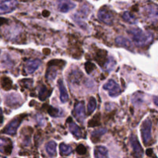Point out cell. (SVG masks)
Segmentation results:
<instances>
[{
  "mask_svg": "<svg viewBox=\"0 0 158 158\" xmlns=\"http://www.w3.org/2000/svg\"><path fill=\"white\" fill-rule=\"evenodd\" d=\"M95 158H108V150L103 146H97L94 149Z\"/></svg>",
  "mask_w": 158,
  "mask_h": 158,
  "instance_id": "cell-19",
  "label": "cell"
},
{
  "mask_svg": "<svg viewBox=\"0 0 158 158\" xmlns=\"http://www.w3.org/2000/svg\"><path fill=\"white\" fill-rule=\"evenodd\" d=\"M153 153V151L151 149H148V151H147V154H148V156H151V154Z\"/></svg>",
  "mask_w": 158,
  "mask_h": 158,
  "instance_id": "cell-37",
  "label": "cell"
},
{
  "mask_svg": "<svg viewBox=\"0 0 158 158\" xmlns=\"http://www.w3.org/2000/svg\"><path fill=\"white\" fill-rule=\"evenodd\" d=\"M99 19L106 25H112L114 23V15L106 6H103L98 12Z\"/></svg>",
  "mask_w": 158,
  "mask_h": 158,
  "instance_id": "cell-6",
  "label": "cell"
},
{
  "mask_svg": "<svg viewBox=\"0 0 158 158\" xmlns=\"http://www.w3.org/2000/svg\"><path fill=\"white\" fill-rule=\"evenodd\" d=\"M154 103H155V105H157L158 106V97H154Z\"/></svg>",
  "mask_w": 158,
  "mask_h": 158,
  "instance_id": "cell-36",
  "label": "cell"
},
{
  "mask_svg": "<svg viewBox=\"0 0 158 158\" xmlns=\"http://www.w3.org/2000/svg\"><path fill=\"white\" fill-rule=\"evenodd\" d=\"M151 128L152 123L149 119H147L143 122L141 126V135L143 141L145 145H148L151 140Z\"/></svg>",
  "mask_w": 158,
  "mask_h": 158,
  "instance_id": "cell-5",
  "label": "cell"
},
{
  "mask_svg": "<svg viewBox=\"0 0 158 158\" xmlns=\"http://www.w3.org/2000/svg\"><path fill=\"white\" fill-rule=\"evenodd\" d=\"M127 33L132 38L137 46H144L150 44L153 40V35L148 32H144L137 27L130 28L127 30Z\"/></svg>",
  "mask_w": 158,
  "mask_h": 158,
  "instance_id": "cell-1",
  "label": "cell"
},
{
  "mask_svg": "<svg viewBox=\"0 0 158 158\" xmlns=\"http://www.w3.org/2000/svg\"><path fill=\"white\" fill-rule=\"evenodd\" d=\"M16 1H0V14L12 12L17 7Z\"/></svg>",
  "mask_w": 158,
  "mask_h": 158,
  "instance_id": "cell-10",
  "label": "cell"
},
{
  "mask_svg": "<svg viewBox=\"0 0 158 158\" xmlns=\"http://www.w3.org/2000/svg\"><path fill=\"white\" fill-rule=\"evenodd\" d=\"M20 83H21L23 86H25V87L29 88L32 85V80H31V79L22 80L21 81H20Z\"/></svg>",
  "mask_w": 158,
  "mask_h": 158,
  "instance_id": "cell-32",
  "label": "cell"
},
{
  "mask_svg": "<svg viewBox=\"0 0 158 158\" xmlns=\"http://www.w3.org/2000/svg\"><path fill=\"white\" fill-rule=\"evenodd\" d=\"M2 109L0 108V117H2Z\"/></svg>",
  "mask_w": 158,
  "mask_h": 158,
  "instance_id": "cell-38",
  "label": "cell"
},
{
  "mask_svg": "<svg viewBox=\"0 0 158 158\" xmlns=\"http://www.w3.org/2000/svg\"><path fill=\"white\" fill-rule=\"evenodd\" d=\"M66 65L64 60H52L48 63L47 69L46 73V78L48 81H52L56 77L57 73L60 69H62Z\"/></svg>",
  "mask_w": 158,
  "mask_h": 158,
  "instance_id": "cell-2",
  "label": "cell"
},
{
  "mask_svg": "<svg viewBox=\"0 0 158 158\" xmlns=\"http://www.w3.org/2000/svg\"><path fill=\"white\" fill-rule=\"evenodd\" d=\"M76 6L75 3L70 1H60L58 2V9L61 12H68Z\"/></svg>",
  "mask_w": 158,
  "mask_h": 158,
  "instance_id": "cell-15",
  "label": "cell"
},
{
  "mask_svg": "<svg viewBox=\"0 0 158 158\" xmlns=\"http://www.w3.org/2000/svg\"><path fill=\"white\" fill-rule=\"evenodd\" d=\"M83 73L79 69H73L69 73L68 80L73 84H79L83 78Z\"/></svg>",
  "mask_w": 158,
  "mask_h": 158,
  "instance_id": "cell-12",
  "label": "cell"
},
{
  "mask_svg": "<svg viewBox=\"0 0 158 158\" xmlns=\"http://www.w3.org/2000/svg\"><path fill=\"white\" fill-rule=\"evenodd\" d=\"M12 141L8 138L0 137V152L4 153V154L9 155L12 152Z\"/></svg>",
  "mask_w": 158,
  "mask_h": 158,
  "instance_id": "cell-11",
  "label": "cell"
},
{
  "mask_svg": "<svg viewBox=\"0 0 158 158\" xmlns=\"http://www.w3.org/2000/svg\"><path fill=\"white\" fill-rule=\"evenodd\" d=\"M41 65V61L39 59H34V60H28L26 64V70L27 73H32L35 72L40 66Z\"/></svg>",
  "mask_w": 158,
  "mask_h": 158,
  "instance_id": "cell-13",
  "label": "cell"
},
{
  "mask_svg": "<svg viewBox=\"0 0 158 158\" xmlns=\"http://www.w3.org/2000/svg\"><path fill=\"white\" fill-rule=\"evenodd\" d=\"M75 114L77 120L83 122L85 119V106L83 102H80L75 106Z\"/></svg>",
  "mask_w": 158,
  "mask_h": 158,
  "instance_id": "cell-14",
  "label": "cell"
},
{
  "mask_svg": "<svg viewBox=\"0 0 158 158\" xmlns=\"http://www.w3.org/2000/svg\"><path fill=\"white\" fill-rule=\"evenodd\" d=\"M12 82L10 78L7 77H2L1 79V86L6 90H9L12 88Z\"/></svg>",
  "mask_w": 158,
  "mask_h": 158,
  "instance_id": "cell-23",
  "label": "cell"
},
{
  "mask_svg": "<svg viewBox=\"0 0 158 158\" xmlns=\"http://www.w3.org/2000/svg\"><path fill=\"white\" fill-rule=\"evenodd\" d=\"M23 99H22L21 96L17 94H9L6 97V104L9 107L16 108L18 106H21L23 103Z\"/></svg>",
  "mask_w": 158,
  "mask_h": 158,
  "instance_id": "cell-8",
  "label": "cell"
},
{
  "mask_svg": "<svg viewBox=\"0 0 158 158\" xmlns=\"http://www.w3.org/2000/svg\"><path fill=\"white\" fill-rule=\"evenodd\" d=\"M100 114H96V115L94 116V117L89 121V123H88V126H89V127H94L99 126V125L100 124Z\"/></svg>",
  "mask_w": 158,
  "mask_h": 158,
  "instance_id": "cell-28",
  "label": "cell"
},
{
  "mask_svg": "<svg viewBox=\"0 0 158 158\" xmlns=\"http://www.w3.org/2000/svg\"><path fill=\"white\" fill-rule=\"evenodd\" d=\"M50 91L49 90V89L46 86H41L40 87V91H39V99L43 101L50 95Z\"/></svg>",
  "mask_w": 158,
  "mask_h": 158,
  "instance_id": "cell-22",
  "label": "cell"
},
{
  "mask_svg": "<svg viewBox=\"0 0 158 158\" xmlns=\"http://www.w3.org/2000/svg\"><path fill=\"white\" fill-rule=\"evenodd\" d=\"M85 69H86V71L87 73H92L96 69V66L93 63L87 62V63H85Z\"/></svg>",
  "mask_w": 158,
  "mask_h": 158,
  "instance_id": "cell-31",
  "label": "cell"
},
{
  "mask_svg": "<svg viewBox=\"0 0 158 158\" xmlns=\"http://www.w3.org/2000/svg\"><path fill=\"white\" fill-rule=\"evenodd\" d=\"M106 132V129H100V130H97V131H94L92 133V136H91V138L92 140H94V143H96L97 140H100V138L101 137V136H103L105 133Z\"/></svg>",
  "mask_w": 158,
  "mask_h": 158,
  "instance_id": "cell-26",
  "label": "cell"
},
{
  "mask_svg": "<svg viewBox=\"0 0 158 158\" xmlns=\"http://www.w3.org/2000/svg\"><path fill=\"white\" fill-rule=\"evenodd\" d=\"M49 12L48 10H43V15L44 17H48L49 15Z\"/></svg>",
  "mask_w": 158,
  "mask_h": 158,
  "instance_id": "cell-34",
  "label": "cell"
},
{
  "mask_svg": "<svg viewBox=\"0 0 158 158\" xmlns=\"http://www.w3.org/2000/svg\"><path fill=\"white\" fill-rule=\"evenodd\" d=\"M103 89L109 92V95L110 97H115L121 94V89H120V86L114 80H110L109 81L106 82L103 85Z\"/></svg>",
  "mask_w": 158,
  "mask_h": 158,
  "instance_id": "cell-7",
  "label": "cell"
},
{
  "mask_svg": "<svg viewBox=\"0 0 158 158\" xmlns=\"http://www.w3.org/2000/svg\"><path fill=\"white\" fill-rule=\"evenodd\" d=\"M116 43H117V46L127 48L128 49H131L132 48V45H131V42L127 39L123 38V37L121 36H119L116 39Z\"/></svg>",
  "mask_w": 158,
  "mask_h": 158,
  "instance_id": "cell-21",
  "label": "cell"
},
{
  "mask_svg": "<svg viewBox=\"0 0 158 158\" xmlns=\"http://www.w3.org/2000/svg\"><path fill=\"white\" fill-rule=\"evenodd\" d=\"M115 65H116V61L114 60V58H113V57H110V58L107 60V61H106V63H105L103 67H104V69H106V70L110 71L111 69L114 67Z\"/></svg>",
  "mask_w": 158,
  "mask_h": 158,
  "instance_id": "cell-29",
  "label": "cell"
},
{
  "mask_svg": "<svg viewBox=\"0 0 158 158\" xmlns=\"http://www.w3.org/2000/svg\"><path fill=\"white\" fill-rule=\"evenodd\" d=\"M77 152L79 154H80V155H83V154H86V148H85L83 144H80L77 148Z\"/></svg>",
  "mask_w": 158,
  "mask_h": 158,
  "instance_id": "cell-33",
  "label": "cell"
},
{
  "mask_svg": "<svg viewBox=\"0 0 158 158\" xmlns=\"http://www.w3.org/2000/svg\"><path fill=\"white\" fill-rule=\"evenodd\" d=\"M146 19L152 24H158V6L151 4L147 6L144 9Z\"/></svg>",
  "mask_w": 158,
  "mask_h": 158,
  "instance_id": "cell-4",
  "label": "cell"
},
{
  "mask_svg": "<svg viewBox=\"0 0 158 158\" xmlns=\"http://www.w3.org/2000/svg\"><path fill=\"white\" fill-rule=\"evenodd\" d=\"M96 107H97V100L94 97H91L89 100V103H88L87 106V114L88 115H90L94 110H95Z\"/></svg>",
  "mask_w": 158,
  "mask_h": 158,
  "instance_id": "cell-25",
  "label": "cell"
},
{
  "mask_svg": "<svg viewBox=\"0 0 158 158\" xmlns=\"http://www.w3.org/2000/svg\"><path fill=\"white\" fill-rule=\"evenodd\" d=\"M47 112L48 114L50 116L54 117H59L60 115V110L59 109H56V108H54L52 106H48L47 107Z\"/></svg>",
  "mask_w": 158,
  "mask_h": 158,
  "instance_id": "cell-30",
  "label": "cell"
},
{
  "mask_svg": "<svg viewBox=\"0 0 158 158\" xmlns=\"http://www.w3.org/2000/svg\"><path fill=\"white\" fill-rule=\"evenodd\" d=\"M130 142H131L133 151H134V157L135 158H142L143 151L137 137L135 135H131V138H130Z\"/></svg>",
  "mask_w": 158,
  "mask_h": 158,
  "instance_id": "cell-9",
  "label": "cell"
},
{
  "mask_svg": "<svg viewBox=\"0 0 158 158\" xmlns=\"http://www.w3.org/2000/svg\"><path fill=\"white\" fill-rule=\"evenodd\" d=\"M122 18H123V19L125 22L130 23V24H135V23H137V19H135V17L132 14L130 13L129 12H123V15H122Z\"/></svg>",
  "mask_w": 158,
  "mask_h": 158,
  "instance_id": "cell-24",
  "label": "cell"
},
{
  "mask_svg": "<svg viewBox=\"0 0 158 158\" xmlns=\"http://www.w3.org/2000/svg\"><path fill=\"white\" fill-rule=\"evenodd\" d=\"M43 53H44L45 55H47V54L50 53V49H43Z\"/></svg>",
  "mask_w": 158,
  "mask_h": 158,
  "instance_id": "cell-35",
  "label": "cell"
},
{
  "mask_svg": "<svg viewBox=\"0 0 158 158\" xmlns=\"http://www.w3.org/2000/svg\"><path fill=\"white\" fill-rule=\"evenodd\" d=\"M96 60L98 62L99 64L101 66H104L105 63L107 61V52L106 51L103 50V49H97L96 52L95 56Z\"/></svg>",
  "mask_w": 158,
  "mask_h": 158,
  "instance_id": "cell-16",
  "label": "cell"
},
{
  "mask_svg": "<svg viewBox=\"0 0 158 158\" xmlns=\"http://www.w3.org/2000/svg\"><path fill=\"white\" fill-rule=\"evenodd\" d=\"M60 151L62 155H69L72 153V148L66 143H61L60 146Z\"/></svg>",
  "mask_w": 158,
  "mask_h": 158,
  "instance_id": "cell-27",
  "label": "cell"
},
{
  "mask_svg": "<svg viewBox=\"0 0 158 158\" xmlns=\"http://www.w3.org/2000/svg\"><path fill=\"white\" fill-rule=\"evenodd\" d=\"M58 86L60 93V100H61L62 103H66V102L68 101V99H69V96H68L67 90H66V87H65L64 84H63V82L62 80H58Z\"/></svg>",
  "mask_w": 158,
  "mask_h": 158,
  "instance_id": "cell-18",
  "label": "cell"
},
{
  "mask_svg": "<svg viewBox=\"0 0 158 158\" xmlns=\"http://www.w3.org/2000/svg\"><path fill=\"white\" fill-rule=\"evenodd\" d=\"M24 117H26L25 114H22V115L18 116V117H15L12 120H11L6 127L3 129L2 133L6 134H9V135H15L16 134V131L18 127H19L20 123H21L22 120L24 119Z\"/></svg>",
  "mask_w": 158,
  "mask_h": 158,
  "instance_id": "cell-3",
  "label": "cell"
},
{
  "mask_svg": "<svg viewBox=\"0 0 158 158\" xmlns=\"http://www.w3.org/2000/svg\"><path fill=\"white\" fill-rule=\"evenodd\" d=\"M46 150L49 157H55L56 154V143L54 141H49V143H46Z\"/></svg>",
  "mask_w": 158,
  "mask_h": 158,
  "instance_id": "cell-20",
  "label": "cell"
},
{
  "mask_svg": "<svg viewBox=\"0 0 158 158\" xmlns=\"http://www.w3.org/2000/svg\"><path fill=\"white\" fill-rule=\"evenodd\" d=\"M67 122L69 123V128L71 134L74 135V137L77 138H81L82 137V131L73 121H72L71 118L68 119Z\"/></svg>",
  "mask_w": 158,
  "mask_h": 158,
  "instance_id": "cell-17",
  "label": "cell"
}]
</instances>
